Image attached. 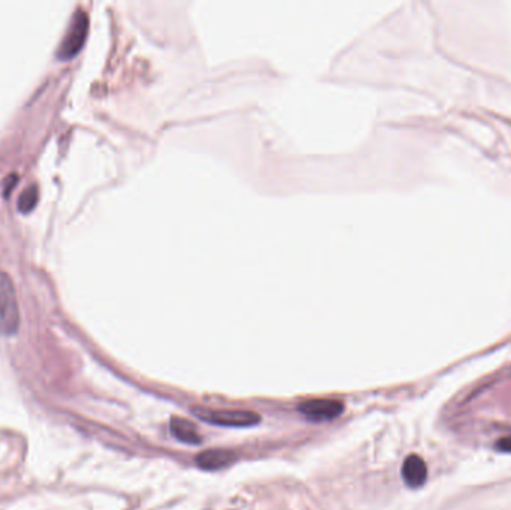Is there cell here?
Here are the masks:
<instances>
[{
  "label": "cell",
  "mask_w": 511,
  "mask_h": 510,
  "mask_svg": "<svg viewBox=\"0 0 511 510\" xmlns=\"http://www.w3.org/2000/svg\"><path fill=\"white\" fill-rule=\"evenodd\" d=\"M20 328V305L15 283L5 270H0V334L14 336Z\"/></svg>",
  "instance_id": "6da1fadb"
},
{
  "label": "cell",
  "mask_w": 511,
  "mask_h": 510,
  "mask_svg": "<svg viewBox=\"0 0 511 510\" xmlns=\"http://www.w3.org/2000/svg\"><path fill=\"white\" fill-rule=\"evenodd\" d=\"M88 25H90V20H88L87 11L83 8H78L69 21L68 30H66L64 36L57 47L59 59L62 60L72 59L74 55L80 53L87 38Z\"/></svg>",
  "instance_id": "7a4b0ae2"
},
{
  "label": "cell",
  "mask_w": 511,
  "mask_h": 510,
  "mask_svg": "<svg viewBox=\"0 0 511 510\" xmlns=\"http://www.w3.org/2000/svg\"><path fill=\"white\" fill-rule=\"evenodd\" d=\"M197 416L220 427L247 428L253 427L260 420V416L253 412H239V410H196Z\"/></svg>",
  "instance_id": "3957f363"
},
{
  "label": "cell",
  "mask_w": 511,
  "mask_h": 510,
  "mask_svg": "<svg viewBox=\"0 0 511 510\" xmlns=\"http://www.w3.org/2000/svg\"><path fill=\"white\" fill-rule=\"evenodd\" d=\"M299 412L311 420H332L344 412V404L337 400H311L299 406Z\"/></svg>",
  "instance_id": "277c9868"
},
{
  "label": "cell",
  "mask_w": 511,
  "mask_h": 510,
  "mask_svg": "<svg viewBox=\"0 0 511 510\" xmlns=\"http://www.w3.org/2000/svg\"><path fill=\"white\" fill-rule=\"evenodd\" d=\"M402 479L408 488L424 486L428 479V467L425 461L417 455H410L402 465Z\"/></svg>",
  "instance_id": "5b68a950"
},
{
  "label": "cell",
  "mask_w": 511,
  "mask_h": 510,
  "mask_svg": "<svg viewBox=\"0 0 511 510\" xmlns=\"http://www.w3.org/2000/svg\"><path fill=\"white\" fill-rule=\"evenodd\" d=\"M233 460H235V455L229 450H221V449H214V450H206L199 453L196 462L201 469L204 470H218L223 469L226 465L232 464Z\"/></svg>",
  "instance_id": "8992f818"
},
{
  "label": "cell",
  "mask_w": 511,
  "mask_h": 510,
  "mask_svg": "<svg viewBox=\"0 0 511 510\" xmlns=\"http://www.w3.org/2000/svg\"><path fill=\"white\" fill-rule=\"evenodd\" d=\"M171 431L176 439L180 441L188 443V445H199V443L202 441L197 428L190 422V420L183 418L171 419Z\"/></svg>",
  "instance_id": "52a82bcc"
},
{
  "label": "cell",
  "mask_w": 511,
  "mask_h": 510,
  "mask_svg": "<svg viewBox=\"0 0 511 510\" xmlns=\"http://www.w3.org/2000/svg\"><path fill=\"white\" fill-rule=\"evenodd\" d=\"M38 199H39V186L36 183H30L29 186L24 187V191L18 196L17 201L18 209L23 213L31 212V209L35 208Z\"/></svg>",
  "instance_id": "ba28073f"
},
{
  "label": "cell",
  "mask_w": 511,
  "mask_h": 510,
  "mask_svg": "<svg viewBox=\"0 0 511 510\" xmlns=\"http://www.w3.org/2000/svg\"><path fill=\"white\" fill-rule=\"evenodd\" d=\"M496 446L499 450H503V452H511V437L499 440Z\"/></svg>",
  "instance_id": "9c48e42d"
}]
</instances>
